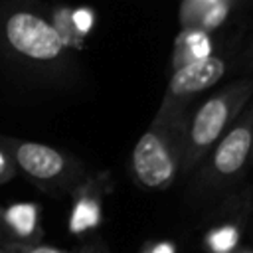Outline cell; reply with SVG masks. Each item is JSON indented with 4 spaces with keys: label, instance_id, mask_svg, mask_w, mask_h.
Returning a JSON list of instances; mask_svg holds the SVG:
<instances>
[{
    "label": "cell",
    "instance_id": "cell-18",
    "mask_svg": "<svg viewBox=\"0 0 253 253\" xmlns=\"http://www.w3.org/2000/svg\"><path fill=\"white\" fill-rule=\"evenodd\" d=\"M0 253H10V251H8L6 247H2V245H0Z\"/></svg>",
    "mask_w": 253,
    "mask_h": 253
},
{
    "label": "cell",
    "instance_id": "cell-19",
    "mask_svg": "<svg viewBox=\"0 0 253 253\" xmlns=\"http://www.w3.org/2000/svg\"><path fill=\"white\" fill-rule=\"evenodd\" d=\"M251 126H253V107H251Z\"/></svg>",
    "mask_w": 253,
    "mask_h": 253
},
{
    "label": "cell",
    "instance_id": "cell-5",
    "mask_svg": "<svg viewBox=\"0 0 253 253\" xmlns=\"http://www.w3.org/2000/svg\"><path fill=\"white\" fill-rule=\"evenodd\" d=\"M2 32L10 49L34 63H55L67 49L55 26L32 10L10 12L2 22Z\"/></svg>",
    "mask_w": 253,
    "mask_h": 253
},
{
    "label": "cell",
    "instance_id": "cell-11",
    "mask_svg": "<svg viewBox=\"0 0 253 253\" xmlns=\"http://www.w3.org/2000/svg\"><path fill=\"white\" fill-rule=\"evenodd\" d=\"M53 26H55V30L59 32V36H61V40H63V43L65 45H79L81 42V36L75 32V28H73V22H71V10H67V8H59L55 14H53V22H51Z\"/></svg>",
    "mask_w": 253,
    "mask_h": 253
},
{
    "label": "cell",
    "instance_id": "cell-8",
    "mask_svg": "<svg viewBox=\"0 0 253 253\" xmlns=\"http://www.w3.org/2000/svg\"><path fill=\"white\" fill-rule=\"evenodd\" d=\"M229 0H184L180 10L182 28L210 30L223 22Z\"/></svg>",
    "mask_w": 253,
    "mask_h": 253
},
{
    "label": "cell",
    "instance_id": "cell-10",
    "mask_svg": "<svg viewBox=\"0 0 253 253\" xmlns=\"http://www.w3.org/2000/svg\"><path fill=\"white\" fill-rule=\"evenodd\" d=\"M237 241H239V229L235 225L217 227L211 233H208V237H206L208 247L215 253H229Z\"/></svg>",
    "mask_w": 253,
    "mask_h": 253
},
{
    "label": "cell",
    "instance_id": "cell-3",
    "mask_svg": "<svg viewBox=\"0 0 253 253\" xmlns=\"http://www.w3.org/2000/svg\"><path fill=\"white\" fill-rule=\"evenodd\" d=\"M253 160V126L251 107H245L225 134L213 144L206 158L196 168L194 190L208 198L235 186Z\"/></svg>",
    "mask_w": 253,
    "mask_h": 253
},
{
    "label": "cell",
    "instance_id": "cell-1",
    "mask_svg": "<svg viewBox=\"0 0 253 253\" xmlns=\"http://www.w3.org/2000/svg\"><path fill=\"white\" fill-rule=\"evenodd\" d=\"M253 97V79L243 77L229 83L221 91L208 97L196 109H190L184 123L182 146V176L192 174L213 144L235 123L241 111Z\"/></svg>",
    "mask_w": 253,
    "mask_h": 253
},
{
    "label": "cell",
    "instance_id": "cell-17",
    "mask_svg": "<svg viewBox=\"0 0 253 253\" xmlns=\"http://www.w3.org/2000/svg\"><path fill=\"white\" fill-rule=\"evenodd\" d=\"M237 253H253V249H241V251H237Z\"/></svg>",
    "mask_w": 253,
    "mask_h": 253
},
{
    "label": "cell",
    "instance_id": "cell-9",
    "mask_svg": "<svg viewBox=\"0 0 253 253\" xmlns=\"http://www.w3.org/2000/svg\"><path fill=\"white\" fill-rule=\"evenodd\" d=\"M75 204L69 219V229L73 233H81L99 223L101 217V198L95 192V182H83L75 188Z\"/></svg>",
    "mask_w": 253,
    "mask_h": 253
},
{
    "label": "cell",
    "instance_id": "cell-16",
    "mask_svg": "<svg viewBox=\"0 0 253 253\" xmlns=\"http://www.w3.org/2000/svg\"><path fill=\"white\" fill-rule=\"evenodd\" d=\"M247 63L253 67V43H251V47H249V51H247Z\"/></svg>",
    "mask_w": 253,
    "mask_h": 253
},
{
    "label": "cell",
    "instance_id": "cell-14",
    "mask_svg": "<svg viewBox=\"0 0 253 253\" xmlns=\"http://www.w3.org/2000/svg\"><path fill=\"white\" fill-rule=\"evenodd\" d=\"M16 164L12 160V156L8 154V150L0 144V186L6 184L8 180H12L16 176Z\"/></svg>",
    "mask_w": 253,
    "mask_h": 253
},
{
    "label": "cell",
    "instance_id": "cell-12",
    "mask_svg": "<svg viewBox=\"0 0 253 253\" xmlns=\"http://www.w3.org/2000/svg\"><path fill=\"white\" fill-rule=\"evenodd\" d=\"M2 247H6L10 253H69V251L57 249L53 245L40 243V241H12V239H6L2 243ZM81 253H97V251H81Z\"/></svg>",
    "mask_w": 253,
    "mask_h": 253
},
{
    "label": "cell",
    "instance_id": "cell-2",
    "mask_svg": "<svg viewBox=\"0 0 253 253\" xmlns=\"http://www.w3.org/2000/svg\"><path fill=\"white\" fill-rule=\"evenodd\" d=\"M188 113L154 117L130 152V174L140 188L166 190L182 172L184 123Z\"/></svg>",
    "mask_w": 253,
    "mask_h": 253
},
{
    "label": "cell",
    "instance_id": "cell-13",
    "mask_svg": "<svg viewBox=\"0 0 253 253\" xmlns=\"http://www.w3.org/2000/svg\"><path fill=\"white\" fill-rule=\"evenodd\" d=\"M71 22H73L75 32L83 38L91 30V26H93V12L87 10V8H79V10L71 12Z\"/></svg>",
    "mask_w": 253,
    "mask_h": 253
},
{
    "label": "cell",
    "instance_id": "cell-7",
    "mask_svg": "<svg viewBox=\"0 0 253 253\" xmlns=\"http://www.w3.org/2000/svg\"><path fill=\"white\" fill-rule=\"evenodd\" d=\"M0 229L10 233L12 241H38L40 210L34 204H16L0 208Z\"/></svg>",
    "mask_w": 253,
    "mask_h": 253
},
{
    "label": "cell",
    "instance_id": "cell-4",
    "mask_svg": "<svg viewBox=\"0 0 253 253\" xmlns=\"http://www.w3.org/2000/svg\"><path fill=\"white\" fill-rule=\"evenodd\" d=\"M0 144L12 156L16 170L45 190H75L83 184V168L69 154L43 142L0 136Z\"/></svg>",
    "mask_w": 253,
    "mask_h": 253
},
{
    "label": "cell",
    "instance_id": "cell-15",
    "mask_svg": "<svg viewBox=\"0 0 253 253\" xmlns=\"http://www.w3.org/2000/svg\"><path fill=\"white\" fill-rule=\"evenodd\" d=\"M144 253H174V247H172V243H154Z\"/></svg>",
    "mask_w": 253,
    "mask_h": 253
},
{
    "label": "cell",
    "instance_id": "cell-20",
    "mask_svg": "<svg viewBox=\"0 0 253 253\" xmlns=\"http://www.w3.org/2000/svg\"><path fill=\"white\" fill-rule=\"evenodd\" d=\"M0 235H2V229H0Z\"/></svg>",
    "mask_w": 253,
    "mask_h": 253
},
{
    "label": "cell",
    "instance_id": "cell-6",
    "mask_svg": "<svg viewBox=\"0 0 253 253\" xmlns=\"http://www.w3.org/2000/svg\"><path fill=\"white\" fill-rule=\"evenodd\" d=\"M225 75V61L217 55H204L190 59L174 69L166 85L162 103L154 117H166L174 113H188L194 105V99L211 89Z\"/></svg>",
    "mask_w": 253,
    "mask_h": 253
}]
</instances>
